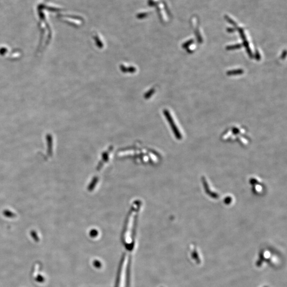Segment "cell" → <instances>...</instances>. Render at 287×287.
Returning <instances> with one entry per match:
<instances>
[{"label": "cell", "instance_id": "obj_1", "mask_svg": "<svg viewBox=\"0 0 287 287\" xmlns=\"http://www.w3.org/2000/svg\"><path fill=\"white\" fill-rule=\"evenodd\" d=\"M128 263V258L126 256L122 263L120 273L119 283H118V287H126Z\"/></svg>", "mask_w": 287, "mask_h": 287}]
</instances>
